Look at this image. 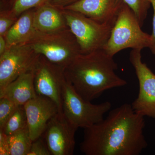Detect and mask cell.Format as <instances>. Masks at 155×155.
<instances>
[{"mask_svg": "<svg viewBox=\"0 0 155 155\" xmlns=\"http://www.w3.org/2000/svg\"><path fill=\"white\" fill-rule=\"evenodd\" d=\"M144 116L125 104L109 111L106 118L84 128L81 151L86 155H138L147 146Z\"/></svg>", "mask_w": 155, "mask_h": 155, "instance_id": "obj_1", "label": "cell"}, {"mask_svg": "<svg viewBox=\"0 0 155 155\" xmlns=\"http://www.w3.org/2000/svg\"><path fill=\"white\" fill-rule=\"evenodd\" d=\"M104 49L81 54L64 68V75L76 92L91 102L104 92L124 86L127 81L116 74L118 65Z\"/></svg>", "mask_w": 155, "mask_h": 155, "instance_id": "obj_2", "label": "cell"}, {"mask_svg": "<svg viewBox=\"0 0 155 155\" xmlns=\"http://www.w3.org/2000/svg\"><path fill=\"white\" fill-rule=\"evenodd\" d=\"M138 19L131 9L123 3L104 49L109 55L125 49L142 50L152 45L151 35L141 29Z\"/></svg>", "mask_w": 155, "mask_h": 155, "instance_id": "obj_3", "label": "cell"}, {"mask_svg": "<svg viewBox=\"0 0 155 155\" xmlns=\"http://www.w3.org/2000/svg\"><path fill=\"white\" fill-rule=\"evenodd\" d=\"M28 43L37 54L64 68L81 54L76 38L68 27L54 33H40Z\"/></svg>", "mask_w": 155, "mask_h": 155, "instance_id": "obj_4", "label": "cell"}, {"mask_svg": "<svg viewBox=\"0 0 155 155\" xmlns=\"http://www.w3.org/2000/svg\"><path fill=\"white\" fill-rule=\"evenodd\" d=\"M61 9L67 26L76 38L81 54L104 49L115 23H100L79 12Z\"/></svg>", "mask_w": 155, "mask_h": 155, "instance_id": "obj_5", "label": "cell"}, {"mask_svg": "<svg viewBox=\"0 0 155 155\" xmlns=\"http://www.w3.org/2000/svg\"><path fill=\"white\" fill-rule=\"evenodd\" d=\"M112 105L106 101L94 104L83 98L66 77L62 90V111L67 119L76 127L84 129L102 120L110 110Z\"/></svg>", "mask_w": 155, "mask_h": 155, "instance_id": "obj_6", "label": "cell"}, {"mask_svg": "<svg viewBox=\"0 0 155 155\" xmlns=\"http://www.w3.org/2000/svg\"><path fill=\"white\" fill-rule=\"evenodd\" d=\"M39 56L29 43L7 48L0 55V93L20 75L33 69Z\"/></svg>", "mask_w": 155, "mask_h": 155, "instance_id": "obj_7", "label": "cell"}, {"mask_svg": "<svg viewBox=\"0 0 155 155\" xmlns=\"http://www.w3.org/2000/svg\"><path fill=\"white\" fill-rule=\"evenodd\" d=\"M141 50L132 49L129 60L138 80V96L131 106L142 116L155 118V74L142 61Z\"/></svg>", "mask_w": 155, "mask_h": 155, "instance_id": "obj_8", "label": "cell"}, {"mask_svg": "<svg viewBox=\"0 0 155 155\" xmlns=\"http://www.w3.org/2000/svg\"><path fill=\"white\" fill-rule=\"evenodd\" d=\"M78 127L59 111L49 121L41 137L51 155H72L75 150V134Z\"/></svg>", "mask_w": 155, "mask_h": 155, "instance_id": "obj_9", "label": "cell"}, {"mask_svg": "<svg viewBox=\"0 0 155 155\" xmlns=\"http://www.w3.org/2000/svg\"><path fill=\"white\" fill-rule=\"evenodd\" d=\"M64 68L40 55L34 67V85L38 95L52 100L62 111V90Z\"/></svg>", "mask_w": 155, "mask_h": 155, "instance_id": "obj_10", "label": "cell"}, {"mask_svg": "<svg viewBox=\"0 0 155 155\" xmlns=\"http://www.w3.org/2000/svg\"><path fill=\"white\" fill-rule=\"evenodd\" d=\"M24 107L32 141L41 137L49 121L61 111L52 100L38 95L28 101Z\"/></svg>", "mask_w": 155, "mask_h": 155, "instance_id": "obj_11", "label": "cell"}, {"mask_svg": "<svg viewBox=\"0 0 155 155\" xmlns=\"http://www.w3.org/2000/svg\"><path fill=\"white\" fill-rule=\"evenodd\" d=\"M122 0H78L63 8L79 12L100 23H115Z\"/></svg>", "mask_w": 155, "mask_h": 155, "instance_id": "obj_12", "label": "cell"}, {"mask_svg": "<svg viewBox=\"0 0 155 155\" xmlns=\"http://www.w3.org/2000/svg\"><path fill=\"white\" fill-rule=\"evenodd\" d=\"M37 95L34 85V68L20 75L0 93V97H5L17 106L24 105Z\"/></svg>", "mask_w": 155, "mask_h": 155, "instance_id": "obj_13", "label": "cell"}, {"mask_svg": "<svg viewBox=\"0 0 155 155\" xmlns=\"http://www.w3.org/2000/svg\"><path fill=\"white\" fill-rule=\"evenodd\" d=\"M34 21L37 30L41 33H54L68 27L61 8L51 2L35 8Z\"/></svg>", "mask_w": 155, "mask_h": 155, "instance_id": "obj_14", "label": "cell"}, {"mask_svg": "<svg viewBox=\"0 0 155 155\" xmlns=\"http://www.w3.org/2000/svg\"><path fill=\"white\" fill-rule=\"evenodd\" d=\"M35 8L22 13L9 29L5 37L7 48L15 45L28 43L40 33L37 30L34 24Z\"/></svg>", "mask_w": 155, "mask_h": 155, "instance_id": "obj_15", "label": "cell"}, {"mask_svg": "<svg viewBox=\"0 0 155 155\" xmlns=\"http://www.w3.org/2000/svg\"><path fill=\"white\" fill-rule=\"evenodd\" d=\"M10 155H28L32 140L28 126L8 136Z\"/></svg>", "mask_w": 155, "mask_h": 155, "instance_id": "obj_16", "label": "cell"}, {"mask_svg": "<svg viewBox=\"0 0 155 155\" xmlns=\"http://www.w3.org/2000/svg\"><path fill=\"white\" fill-rule=\"evenodd\" d=\"M28 126L24 105L18 106L7 121L2 129L0 130L8 136Z\"/></svg>", "mask_w": 155, "mask_h": 155, "instance_id": "obj_17", "label": "cell"}, {"mask_svg": "<svg viewBox=\"0 0 155 155\" xmlns=\"http://www.w3.org/2000/svg\"><path fill=\"white\" fill-rule=\"evenodd\" d=\"M51 2V0H14L10 6V11L17 17L25 11L38 8Z\"/></svg>", "mask_w": 155, "mask_h": 155, "instance_id": "obj_18", "label": "cell"}, {"mask_svg": "<svg viewBox=\"0 0 155 155\" xmlns=\"http://www.w3.org/2000/svg\"><path fill=\"white\" fill-rule=\"evenodd\" d=\"M132 10L141 26L147 16L150 6L149 0H122Z\"/></svg>", "mask_w": 155, "mask_h": 155, "instance_id": "obj_19", "label": "cell"}, {"mask_svg": "<svg viewBox=\"0 0 155 155\" xmlns=\"http://www.w3.org/2000/svg\"><path fill=\"white\" fill-rule=\"evenodd\" d=\"M17 106L5 97H0V129H2Z\"/></svg>", "mask_w": 155, "mask_h": 155, "instance_id": "obj_20", "label": "cell"}, {"mask_svg": "<svg viewBox=\"0 0 155 155\" xmlns=\"http://www.w3.org/2000/svg\"><path fill=\"white\" fill-rule=\"evenodd\" d=\"M16 16L10 10L1 11L0 15V35L5 37L10 28L17 19Z\"/></svg>", "mask_w": 155, "mask_h": 155, "instance_id": "obj_21", "label": "cell"}, {"mask_svg": "<svg viewBox=\"0 0 155 155\" xmlns=\"http://www.w3.org/2000/svg\"><path fill=\"white\" fill-rule=\"evenodd\" d=\"M28 155H51L44 140L40 137L32 141Z\"/></svg>", "mask_w": 155, "mask_h": 155, "instance_id": "obj_22", "label": "cell"}, {"mask_svg": "<svg viewBox=\"0 0 155 155\" xmlns=\"http://www.w3.org/2000/svg\"><path fill=\"white\" fill-rule=\"evenodd\" d=\"M0 155H10L8 136L0 130Z\"/></svg>", "mask_w": 155, "mask_h": 155, "instance_id": "obj_23", "label": "cell"}, {"mask_svg": "<svg viewBox=\"0 0 155 155\" xmlns=\"http://www.w3.org/2000/svg\"><path fill=\"white\" fill-rule=\"evenodd\" d=\"M150 3L153 7V30L151 34L153 42L151 47L150 48L151 51L155 55V0H149Z\"/></svg>", "mask_w": 155, "mask_h": 155, "instance_id": "obj_24", "label": "cell"}, {"mask_svg": "<svg viewBox=\"0 0 155 155\" xmlns=\"http://www.w3.org/2000/svg\"><path fill=\"white\" fill-rule=\"evenodd\" d=\"M78 0H51V3L54 5L63 8L75 2Z\"/></svg>", "mask_w": 155, "mask_h": 155, "instance_id": "obj_25", "label": "cell"}, {"mask_svg": "<svg viewBox=\"0 0 155 155\" xmlns=\"http://www.w3.org/2000/svg\"><path fill=\"white\" fill-rule=\"evenodd\" d=\"M7 49V43L4 37L0 35V55L2 54Z\"/></svg>", "mask_w": 155, "mask_h": 155, "instance_id": "obj_26", "label": "cell"}, {"mask_svg": "<svg viewBox=\"0 0 155 155\" xmlns=\"http://www.w3.org/2000/svg\"><path fill=\"white\" fill-rule=\"evenodd\" d=\"M14 0H1V6H8L10 7L11 3Z\"/></svg>", "mask_w": 155, "mask_h": 155, "instance_id": "obj_27", "label": "cell"}]
</instances>
